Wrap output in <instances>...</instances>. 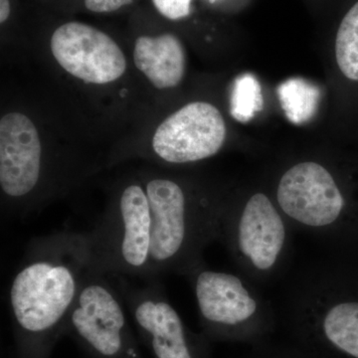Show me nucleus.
<instances>
[{"label": "nucleus", "mask_w": 358, "mask_h": 358, "mask_svg": "<svg viewBox=\"0 0 358 358\" xmlns=\"http://www.w3.org/2000/svg\"><path fill=\"white\" fill-rule=\"evenodd\" d=\"M92 268L88 232L34 238L9 288L16 358H50Z\"/></svg>", "instance_id": "obj_1"}, {"label": "nucleus", "mask_w": 358, "mask_h": 358, "mask_svg": "<svg viewBox=\"0 0 358 358\" xmlns=\"http://www.w3.org/2000/svg\"><path fill=\"white\" fill-rule=\"evenodd\" d=\"M152 219L150 278L185 275L204 262V249L217 241L225 206L193 199L179 181L154 176L145 182Z\"/></svg>", "instance_id": "obj_2"}, {"label": "nucleus", "mask_w": 358, "mask_h": 358, "mask_svg": "<svg viewBox=\"0 0 358 358\" xmlns=\"http://www.w3.org/2000/svg\"><path fill=\"white\" fill-rule=\"evenodd\" d=\"M288 343L310 358H358V301L339 299L322 263L303 271L285 306Z\"/></svg>", "instance_id": "obj_3"}, {"label": "nucleus", "mask_w": 358, "mask_h": 358, "mask_svg": "<svg viewBox=\"0 0 358 358\" xmlns=\"http://www.w3.org/2000/svg\"><path fill=\"white\" fill-rule=\"evenodd\" d=\"M192 285L202 334L211 341L267 343L277 327L272 305L242 274L200 264L185 275Z\"/></svg>", "instance_id": "obj_4"}, {"label": "nucleus", "mask_w": 358, "mask_h": 358, "mask_svg": "<svg viewBox=\"0 0 358 358\" xmlns=\"http://www.w3.org/2000/svg\"><path fill=\"white\" fill-rule=\"evenodd\" d=\"M293 230L277 202L255 192L240 206H225L217 241L228 250L240 274L266 284L284 271Z\"/></svg>", "instance_id": "obj_5"}, {"label": "nucleus", "mask_w": 358, "mask_h": 358, "mask_svg": "<svg viewBox=\"0 0 358 358\" xmlns=\"http://www.w3.org/2000/svg\"><path fill=\"white\" fill-rule=\"evenodd\" d=\"M152 234L145 187L131 181L88 232L92 267L106 275L150 279Z\"/></svg>", "instance_id": "obj_6"}, {"label": "nucleus", "mask_w": 358, "mask_h": 358, "mask_svg": "<svg viewBox=\"0 0 358 358\" xmlns=\"http://www.w3.org/2000/svg\"><path fill=\"white\" fill-rule=\"evenodd\" d=\"M109 278L90 268L68 317L64 336L74 339L90 358H145L122 294Z\"/></svg>", "instance_id": "obj_7"}, {"label": "nucleus", "mask_w": 358, "mask_h": 358, "mask_svg": "<svg viewBox=\"0 0 358 358\" xmlns=\"http://www.w3.org/2000/svg\"><path fill=\"white\" fill-rule=\"evenodd\" d=\"M110 275L131 315L138 341L152 358H211V341L186 326L159 278H150L138 288L131 286L124 275Z\"/></svg>", "instance_id": "obj_8"}, {"label": "nucleus", "mask_w": 358, "mask_h": 358, "mask_svg": "<svg viewBox=\"0 0 358 358\" xmlns=\"http://www.w3.org/2000/svg\"><path fill=\"white\" fill-rule=\"evenodd\" d=\"M275 202L294 230L326 242L343 224L346 199L334 173L307 160L289 167L275 188Z\"/></svg>", "instance_id": "obj_9"}, {"label": "nucleus", "mask_w": 358, "mask_h": 358, "mask_svg": "<svg viewBox=\"0 0 358 358\" xmlns=\"http://www.w3.org/2000/svg\"><path fill=\"white\" fill-rule=\"evenodd\" d=\"M226 134L225 121L217 108L193 102L160 124L152 138V150L166 164H193L217 155Z\"/></svg>", "instance_id": "obj_10"}, {"label": "nucleus", "mask_w": 358, "mask_h": 358, "mask_svg": "<svg viewBox=\"0 0 358 358\" xmlns=\"http://www.w3.org/2000/svg\"><path fill=\"white\" fill-rule=\"evenodd\" d=\"M51 51L63 69L86 83H110L127 68L119 45L109 35L84 23H66L56 29Z\"/></svg>", "instance_id": "obj_11"}, {"label": "nucleus", "mask_w": 358, "mask_h": 358, "mask_svg": "<svg viewBox=\"0 0 358 358\" xmlns=\"http://www.w3.org/2000/svg\"><path fill=\"white\" fill-rule=\"evenodd\" d=\"M43 148L36 127L20 113L0 121V185L6 199H31L43 182Z\"/></svg>", "instance_id": "obj_12"}, {"label": "nucleus", "mask_w": 358, "mask_h": 358, "mask_svg": "<svg viewBox=\"0 0 358 358\" xmlns=\"http://www.w3.org/2000/svg\"><path fill=\"white\" fill-rule=\"evenodd\" d=\"M134 61L157 89L174 88L185 77V49L171 33L138 37L134 45Z\"/></svg>", "instance_id": "obj_13"}, {"label": "nucleus", "mask_w": 358, "mask_h": 358, "mask_svg": "<svg viewBox=\"0 0 358 358\" xmlns=\"http://www.w3.org/2000/svg\"><path fill=\"white\" fill-rule=\"evenodd\" d=\"M336 62L348 79L358 82V2L346 13L336 40Z\"/></svg>", "instance_id": "obj_14"}, {"label": "nucleus", "mask_w": 358, "mask_h": 358, "mask_svg": "<svg viewBox=\"0 0 358 358\" xmlns=\"http://www.w3.org/2000/svg\"><path fill=\"white\" fill-rule=\"evenodd\" d=\"M263 98L261 86L252 75L237 78L231 96V114L237 121L251 120L262 109Z\"/></svg>", "instance_id": "obj_15"}, {"label": "nucleus", "mask_w": 358, "mask_h": 358, "mask_svg": "<svg viewBox=\"0 0 358 358\" xmlns=\"http://www.w3.org/2000/svg\"><path fill=\"white\" fill-rule=\"evenodd\" d=\"M282 107L286 109L289 120L296 122L305 121L315 110V90L303 81H289L281 89Z\"/></svg>", "instance_id": "obj_16"}, {"label": "nucleus", "mask_w": 358, "mask_h": 358, "mask_svg": "<svg viewBox=\"0 0 358 358\" xmlns=\"http://www.w3.org/2000/svg\"><path fill=\"white\" fill-rule=\"evenodd\" d=\"M249 358H310L307 355L294 350L288 343L284 345H271L264 343L262 345L252 346Z\"/></svg>", "instance_id": "obj_17"}, {"label": "nucleus", "mask_w": 358, "mask_h": 358, "mask_svg": "<svg viewBox=\"0 0 358 358\" xmlns=\"http://www.w3.org/2000/svg\"><path fill=\"white\" fill-rule=\"evenodd\" d=\"M192 1V0H152L159 13L171 20H182L189 15Z\"/></svg>", "instance_id": "obj_18"}, {"label": "nucleus", "mask_w": 358, "mask_h": 358, "mask_svg": "<svg viewBox=\"0 0 358 358\" xmlns=\"http://www.w3.org/2000/svg\"><path fill=\"white\" fill-rule=\"evenodd\" d=\"M133 0H85V6L96 13H113L128 6Z\"/></svg>", "instance_id": "obj_19"}, {"label": "nucleus", "mask_w": 358, "mask_h": 358, "mask_svg": "<svg viewBox=\"0 0 358 358\" xmlns=\"http://www.w3.org/2000/svg\"><path fill=\"white\" fill-rule=\"evenodd\" d=\"M10 9L9 0H0V22H6L10 15Z\"/></svg>", "instance_id": "obj_20"}]
</instances>
